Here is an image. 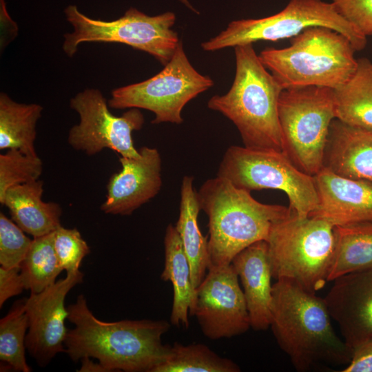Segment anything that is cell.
Listing matches in <instances>:
<instances>
[{
    "label": "cell",
    "mask_w": 372,
    "mask_h": 372,
    "mask_svg": "<svg viewBox=\"0 0 372 372\" xmlns=\"http://www.w3.org/2000/svg\"><path fill=\"white\" fill-rule=\"evenodd\" d=\"M32 240L3 213H0V264L5 268L20 267Z\"/></svg>",
    "instance_id": "f546056e"
},
{
    "label": "cell",
    "mask_w": 372,
    "mask_h": 372,
    "mask_svg": "<svg viewBox=\"0 0 372 372\" xmlns=\"http://www.w3.org/2000/svg\"><path fill=\"white\" fill-rule=\"evenodd\" d=\"M323 167L339 176L372 184V130L333 119L324 151Z\"/></svg>",
    "instance_id": "d6986e66"
},
{
    "label": "cell",
    "mask_w": 372,
    "mask_h": 372,
    "mask_svg": "<svg viewBox=\"0 0 372 372\" xmlns=\"http://www.w3.org/2000/svg\"><path fill=\"white\" fill-rule=\"evenodd\" d=\"M333 281L324 300L343 340L353 351L372 342V267Z\"/></svg>",
    "instance_id": "9a60e30c"
},
{
    "label": "cell",
    "mask_w": 372,
    "mask_h": 372,
    "mask_svg": "<svg viewBox=\"0 0 372 372\" xmlns=\"http://www.w3.org/2000/svg\"><path fill=\"white\" fill-rule=\"evenodd\" d=\"M335 245L328 281L372 267V221L334 227Z\"/></svg>",
    "instance_id": "d4e9b609"
},
{
    "label": "cell",
    "mask_w": 372,
    "mask_h": 372,
    "mask_svg": "<svg viewBox=\"0 0 372 372\" xmlns=\"http://www.w3.org/2000/svg\"><path fill=\"white\" fill-rule=\"evenodd\" d=\"M331 319L324 298L290 280H277L272 285L270 327L296 370L350 362L352 351L336 335Z\"/></svg>",
    "instance_id": "7a4b0ae2"
},
{
    "label": "cell",
    "mask_w": 372,
    "mask_h": 372,
    "mask_svg": "<svg viewBox=\"0 0 372 372\" xmlns=\"http://www.w3.org/2000/svg\"><path fill=\"white\" fill-rule=\"evenodd\" d=\"M333 92L335 118L372 130V62L369 59H358L354 73Z\"/></svg>",
    "instance_id": "603a6c76"
},
{
    "label": "cell",
    "mask_w": 372,
    "mask_h": 372,
    "mask_svg": "<svg viewBox=\"0 0 372 372\" xmlns=\"http://www.w3.org/2000/svg\"><path fill=\"white\" fill-rule=\"evenodd\" d=\"M193 183L192 176H185L182 180L179 216L175 227L189 262L192 283L196 293V289L206 276L210 259L208 237L203 235L198 225L200 207Z\"/></svg>",
    "instance_id": "44dd1931"
},
{
    "label": "cell",
    "mask_w": 372,
    "mask_h": 372,
    "mask_svg": "<svg viewBox=\"0 0 372 372\" xmlns=\"http://www.w3.org/2000/svg\"><path fill=\"white\" fill-rule=\"evenodd\" d=\"M42 172L43 162L38 155H28L16 149L1 154L0 203L9 188L39 180Z\"/></svg>",
    "instance_id": "f1b7e54d"
},
{
    "label": "cell",
    "mask_w": 372,
    "mask_h": 372,
    "mask_svg": "<svg viewBox=\"0 0 372 372\" xmlns=\"http://www.w3.org/2000/svg\"><path fill=\"white\" fill-rule=\"evenodd\" d=\"M195 316L203 333L211 340L229 338L251 327L238 276L232 264L210 266L196 289Z\"/></svg>",
    "instance_id": "4fadbf2b"
},
{
    "label": "cell",
    "mask_w": 372,
    "mask_h": 372,
    "mask_svg": "<svg viewBox=\"0 0 372 372\" xmlns=\"http://www.w3.org/2000/svg\"><path fill=\"white\" fill-rule=\"evenodd\" d=\"M62 271L54 250L53 231L33 238L20 266L25 289L40 293L54 284Z\"/></svg>",
    "instance_id": "4316f807"
},
{
    "label": "cell",
    "mask_w": 372,
    "mask_h": 372,
    "mask_svg": "<svg viewBox=\"0 0 372 372\" xmlns=\"http://www.w3.org/2000/svg\"><path fill=\"white\" fill-rule=\"evenodd\" d=\"M182 3L187 6L189 9L192 10L194 12H197V10L192 6L188 0H179Z\"/></svg>",
    "instance_id": "d590c367"
},
{
    "label": "cell",
    "mask_w": 372,
    "mask_h": 372,
    "mask_svg": "<svg viewBox=\"0 0 372 372\" xmlns=\"http://www.w3.org/2000/svg\"><path fill=\"white\" fill-rule=\"evenodd\" d=\"M231 360L221 357L203 344L169 347L167 358L152 372H239Z\"/></svg>",
    "instance_id": "484cf974"
},
{
    "label": "cell",
    "mask_w": 372,
    "mask_h": 372,
    "mask_svg": "<svg viewBox=\"0 0 372 372\" xmlns=\"http://www.w3.org/2000/svg\"><path fill=\"white\" fill-rule=\"evenodd\" d=\"M214 85L213 80L199 73L189 62L180 40L163 69L143 81L112 91L108 105L113 109L138 108L154 114L153 124H181L185 105Z\"/></svg>",
    "instance_id": "8fae6325"
},
{
    "label": "cell",
    "mask_w": 372,
    "mask_h": 372,
    "mask_svg": "<svg viewBox=\"0 0 372 372\" xmlns=\"http://www.w3.org/2000/svg\"><path fill=\"white\" fill-rule=\"evenodd\" d=\"M73 31L64 34L62 48L72 57L84 42L120 43L147 52L163 65L174 55L180 40L172 29L176 14L166 12L149 16L134 8H129L112 21L95 19L84 14L75 5L64 10Z\"/></svg>",
    "instance_id": "52a82bcc"
},
{
    "label": "cell",
    "mask_w": 372,
    "mask_h": 372,
    "mask_svg": "<svg viewBox=\"0 0 372 372\" xmlns=\"http://www.w3.org/2000/svg\"><path fill=\"white\" fill-rule=\"evenodd\" d=\"M331 3L363 35L372 36V0H331Z\"/></svg>",
    "instance_id": "1f68e13d"
},
{
    "label": "cell",
    "mask_w": 372,
    "mask_h": 372,
    "mask_svg": "<svg viewBox=\"0 0 372 372\" xmlns=\"http://www.w3.org/2000/svg\"><path fill=\"white\" fill-rule=\"evenodd\" d=\"M333 29L344 35L355 51L363 50L366 37L344 19L331 2L290 0L280 12L260 19L234 20L218 35L201 43L207 52L260 41H276L293 37L309 27Z\"/></svg>",
    "instance_id": "30bf717a"
},
{
    "label": "cell",
    "mask_w": 372,
    "mask_h": 372,
    "mask_svg": "<svg viewBox=\"0 0 372 372\" xmlns=\"http://www.w3.org/2000/svg\"><path fill=\"white\" fill-rule=\"evenodd\" d=\"M164 248L165 263L161 278L163 281L171 282L173 287L170 322L176 327H187L188 314L194 307L196 293L188 258L176 228L172 224L166 228Z\"/></svg>",
    "instance_id": "7402d4cb"
},
{
    "label": "cell",
    "mask_w": 372,
    "mask_h": 372,
    "mask_svg": "<svg viewBox=\"0 0 372 372\" xmlns=\"http://www.w3.org/2000/svg\"><path fill=\"white\" fill-rule=\"evenodd\" d=\"M53 233L54 250L61 268L66 273L79 270L83 259L90 252L81 233L76 228L61 225Z\"/></svg>",
    "instance_id": "4dcf8cb0"
},
{
    "label": "cell",
    "mask_w": 372,
    "mask_h": 372,
    "mask_svg": "<svg viewBox=\"0 0 372 372\" xmlns=\"http://www.w3.org/2000/svg\"><path fill=\"white\" fill-rule=\"evenodd\" d=\"M25 299L16 301L0 320V360L16 371L30 372L25 359L28 318Z\"/></svg>",
    "instance_id": "83f0119b"
},
{
    "label": "cell",
    "mask_w": 372,
    "mask_h": 372,
    "mask_svg": "<svg viewBox=\"0 0 372 372\" xmlns=\"http://www.w3.org/2000/svg\"><path fill=\"white\" fill-rule=\"evenodd\" d=\"M236 73L229 90L214 95L209 109L237 127L245 147L283 152L278 101L284 90L263 65L253 43L234 47Z\"/></svg>",
    "instance_id": "3957f363"
},
{
    "label": "cell",
    "mask_w": 372,
    "mask_h": 372,
    "mask_svg": "<svg viewBox=\"0 0 372 372\" xmlns=\"http://www.w3.org/2000/svg\"><path fill=\"white\" fill-rule=\"evenodd\" d=\"M342 372H372V342L364 343L352 351V358Z\"/></svg>",
    "instance_id": "836d02e7"
},
{
    "label": "cell",
    "mask_w": 372,
    "mask_h": 372,
    "mask_svg": "<svg viewBox=\"0 0 372 372\" xmlns=\"http://www.w3.org/2000/svg\"><path fill=\"white\" fill-rule=\"evenodd\" d=\"M278 116L283 152L299 169L314 176L323 168L329 129L335 118L333 89H284Z\"/></svg>",
    "instance_id": "ba28073f"
},
{
    "label": "cell",
    "mask_w": 372,
    "mask_h": 372,
    "mask_svg": "<svg viewBox=\"0 0 372 372\" xmlns=\"http://www.w3.org/2000/svg\"><path fill=\"white\" fill-rule=\"evenodd\" d=\"M248 191L278 189L289 198V207L307 217L318 206L315 178L299 169L284 152L232 145L223 154L217 175Z\"/></svg>",
    "instance_id": "9c48e42d"
},
{
    "label": "cell",
    "mask_w": 372,
    "mask_h": 372,
    "mask_svg": "<svg viewBox=\"0 0 372 372\" xmlns=\"http://www.w3.org/2000/svg\"><path fill=\"white\" fill-rule=\"evenodd\" d=\"M70 106L79 116V123L68 135V143L74 149L88 156L110 149L122 157L139 156L132 139V132L140 130L145 121L139 109L130 108L120 116H114L103 93L94 88L77 93Z\"/></svg>",
    "instance_id": "7c38bea8"
},
{
    "label": "cell",
    "mask_w": 372,
    "mask_h": 372,
    "mask_svg": "<svg viewBox=\"0 0 372 372\" xmlns=\"http://www.w3.org/2000/svg\"><path fill=\"white\" fill-rule=\"evenodd\" d=\"M80 271L68 272L40 293L25 299L28 329L25 347L40 366L48 365L57 353L65 352L68 332L65 327L68 311L65 300L69 291L83 280Z\"/></svg>",
    "instance_id": "5bb4252c"
},
{
    "label": "cell",
    "mask_w": 372,
    "mask_h": 372,
    "mask_svg": "<svg viewBox=\"0 0 372 372\" xmlns=\"http://www.w3.org/2000/svg\"><path fill=\"white\" fill-rule=\"evenodd\" d=\"M272 278L292 281L316 293L328 281L335 238L334 226L291 211L272 225L267 240Z\"/></svg>",
    "instance_id": "8992f818"
},
{
    "label": "cell",
    "mask_w": 372,
    "mask_h": 372,
    "mask_svg": "<svg viewBox=\"0 0 372 372\" xmlns=\"http://www.w3.org/2000/svg\"><path fill=\"white\" fill-rule=\"evenodd\" d=\"M197 194L208 217L209 267L231 264L242 250L266 240L273 223L291 214L289 207L262 203L218 176L205 180Z\"/></svg>",
    "instance_id": "277c9868"
},
{
    "label": "cell",
    "mask_w": 372,
    "mask_h": 372,
    "mask_svg": "<svg viewBox=\"0 0 372 372\" xmlns=\"http://www.w3.org/2000/svg\"><path fill=\"white\" fill-rule=\"evenodd\" d=\"M43 107L37 103H21L6 93L0 94V149H16L37 156L34 142L37 124Z\"/></svg>",
    "instance_id": "cb8c5ba5"
},
{
    "label": "cell",
    "mask_w": 372,
    "mask_h": 372,
    "mask_svg": "<svg viewBox=\"0 0 372 372\" xmlns=\"http://www.w3.org/2000/svg\"><path fill=\"white\" fill-rule=\"evenodd\" d=\"M136 158L121 156V169L110 178L101 206L107 214L128 216L154 198L162 187L161 157L154 147L143 146Z\"/></svg>",
    "instance_id": "2e32d148"
},
{
    "label": "cell",
    "mask_w": 372,
    "mask_h": 372,
    "mask_svg": "<svg viewBox=\"0 0 372 372\" xmlns=\"http://www.w3.org/2000/svg\"><path fill=\"white\" fill-rule=\"evenodd\" d=\"M355 51L344 35L314 26L293 37L289 46L268 48L258 56L283 89L321 86L334 90L355 71Z\"/></svg>",
    "instance_id": "5b68a950"
},
{
    "label": "cell",
    "mask_w": 372,
    "mask_h": 372,
    "mask_svg": "<svg viewBox=\"0 0 372 372\" xmlns=\"http://www.w3.org/2000/svg\"><path fill=\"white\" fill-rule=\"evenodd\" d=\"M67 309L74 328L68 330L65 352L74 362L89 357L108 372H152L169 353L170 346L162 342L170 327L166 320L105 322L94 316L83 295Z\"/></svg>",
    "instance_id": "6da1fadb"
},
{
    "label": "cell",
    "mask_w": 372,
    "mask_h": 372,
    "mask_svg": "<svg viewBox=\"0 0 372 372\" xmlns=\"http://www.w3.org/2000/svg\"><path fill=\"white\" fill-rule=\"evenodd\" d=\"M25 289L20 267H0V307L9 298L20 294Z\"/></svg>",
    "instance_id": "d6a6232c"
},
{
    "label": "cell",
    "mask_w": 372,
    "mask_h": 372,
    "mask_svg": "<svg viewBox=\"0 0 372 372\" xmlns=\"http://www.w3.org/2000/svg\"><path fill=\"white\" fill-rule=\"evenodd\" d=\"M317 207L308 216L342 226L372 221V184L339 176L323 167L314 176Z\"/></svg>",
    "instance_id": "e0dca14e"
},
{
    "label": "cell",
    "mask_w": 372,
    "mask_h": 372,
    "mask_svg": "<svg viewBox=\"0 0 372 372\" xmlns=\"http://www.w3.org/2000/svg\"><path fill=\"white\" fill-rule=\"evenodd\" d=\"M43 193V183L39 179L9 188L1 202L9 209L12 220L33 238L50 234L61 225V206L44 202Z\"/></svg>",
    "instance_id": "ffe728a7"
},
{
    "label": "cell",
    "mask_w": 372,
    "mask_h": 372,
    "mask_svg": "<svg viewBox=\"0 0 372 372\" xmlns=\"http://www.w3.org/2000/svg\"><path fill=\"white\" fill-rule=\"evenodd\" d=\"M81 366L78 370L80 372H108L99 362H94L91 358L84 357L81 360Z\"/></svg>",
    "instance_id": "e575fe53"
},
{
    "label": "cell",
    "mask_w": 372,
    "mask_h": 372,
    "mask_svg": "<svg viewBox=\"0 0 372 372\" xmlns=\"http://www.w3.org/2000/svg\"><path fill=\"white\" fill-rule=\"evenodd\" d=\"M231 264L240 280L251 327L267 329L271 324L272 278L265 240L257 241L239 252Z\"/></svg>",
    "instance_id": "ac0fdd59"
}]
</instances>
